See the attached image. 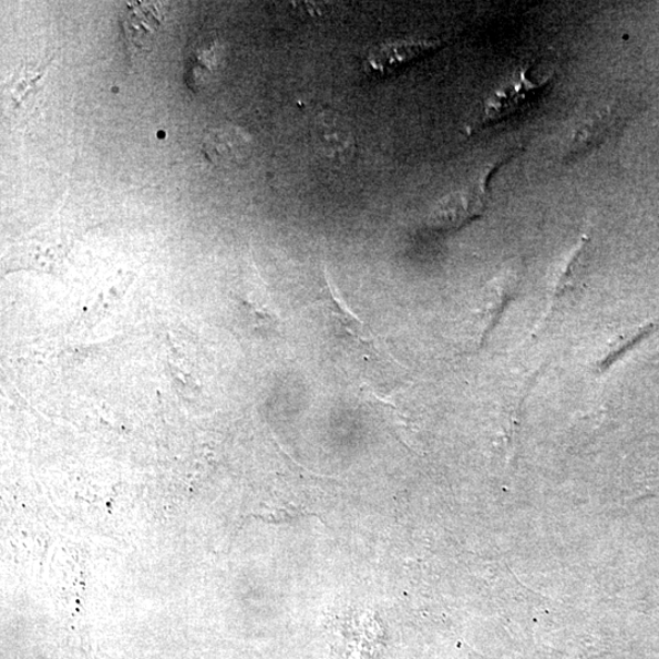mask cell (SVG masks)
Segmentation results:
<instances>
[{"mask_svg": "<svg viewBox=\"0 0 659 659\" xmlns=\"http://www.w3.org/2000/svg\"><path fill=\"white\" fill-rule=\"evenodd\" d=\"M487 180L469 189L450 193L431 212V228L455 230L478 218L487 207Z\"/></svg>", "mask_w": 659, "mask_h": 659, "instance_id": "obj_1", "label": "cell"}, {"mask_svg": "<svg viewBox=\"0 0 659 659\" xmlns=\"http://www.w3.org/2000/svg\"><path fill=\"white\" fill-rule=\"evenodd\" d=\"M439 46L435 40H420V43L399 40V43L376 47L367 60L368 71L383 76L394 74Z\"/></svg>", "mask_w": 659, "mask_h": 659, "instance_id": "obj_2", "label": "cell"}, {"mask_svg": "<svg viewBox=\"0 0 659 659\" xmlns=\"http://www.w3.org/2000/svg\"><path fill=\"white\" fill-rule=\"evenodd\" d=\"M203 151L213 164L231 168L249 157L250 141L239 129H214L205 135Z\"/></svg>", "mask_w": 659, "mask_h": 659, "instance_id": "obj_3", "label": "cell"}, {"mask_svg": "<svg viewBox=\"0 0 659 659\" xmlns=\"http://www.w3.org/2000/svg\"><path fill=\"white\" fill-rule=\"evenodd\" d=\"M606 116H596L589 121H586L574 131L571 139V149L573 152H582L588 147H592L594 144L606 136Z\"/></svg>", "mask_w": 659, "mask_h": 659, "instance_id": "obj_4", "label": "cell"}]
</instances>
